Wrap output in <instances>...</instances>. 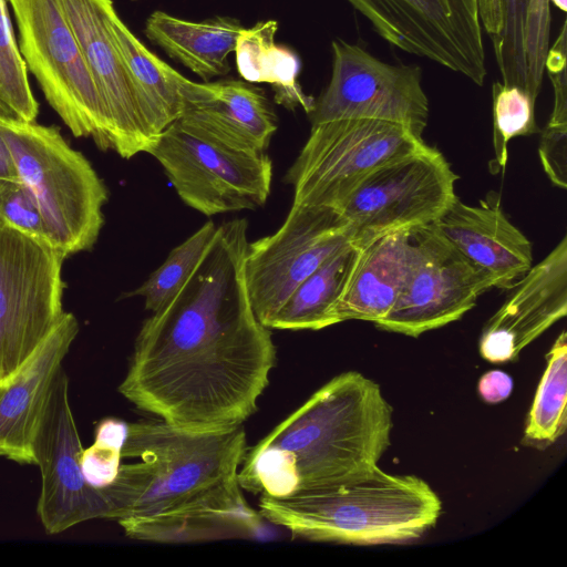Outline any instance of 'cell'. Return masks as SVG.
I'll return each instance as SVG.
<instances>
[{"instance_id": "17", "label": "cell", "mask_w": 567, "mask_h": 567, "mask_svg": "<svg viewBox=\"0 0 567 567\" xmlns=\"http://www.w3.org/2000/svg\"><path fill=\"white\" fill-rule=\"evenodd\" d=\"M508 290L480 339L481 355L494 363L514 360L567 315V236Z\"/></svg>"}, {"instance_id": "35", "label": "cell", "mask_w": 567, "mask_h": 567, "mask_svg": "<svg viewBox=\"0 0 567 567\" xmlns=\"http://www.w3.org/2000/svg\"><path fill=\"white\" fill-rule=\"evenodd\" d=\"M477 389L485 402L497 403L509 396L513 390V380L504 371L492 370L481 377Z\"/></svg>"}, {"instance_id": "30", "label": "cell", "mask_w": 567, "mask_h": 567, "mask_svg": "<svg viewBox=\"0 0 567 567\" xmlns=\"http://www.w3.org/2000/svg\"><path fill=\"white\" fill-rule=\"evenodd\" d=\"M493 100V146L494 159L491 171L497 173L507 163L508 142L518 136L539 133L536 124L535 103L525 91L494 82Z\"/></svg>"}, {"instance_id": "18", "label": "cell", "mask_w": 567, "mask_h": 567, "mask_svg": "<svg viewBox=\"0 0 567 567\" xmlns=\"http://www.w3.org/2000/svg\"><path fill=\"white\" fill-rule=\"evenodd\" d=\"M79 331L76 317L65 311L32 355L0 380V456L35 465V437L56 374Z\"/></svg>"}, {"instance_id": "33", "label": "cell", "mask_w": 567, "mask_h": 567, "mask_svg": "<svg viewBox=\"0 0 567 567\" xmlns=\"http://www.w3.org/2000/svg\"><path fill=\"white\" fill-rule=\"evenodd\" d=\"M566 21L563 23L558 38L549 47L545 71L554 87V107L549 125H567V84H566Z\"/></svg>"}, {"instance_id": "1", "label": "cell", "mask_w": 567, "mask_h": 567, "mask_svg": "<svg viewBox=\"0 0 567 567\" xmlns=\"http://www.w3.org/2000/svg\"><path fill=\"white\" fill-rule=\"evenodd\" d=\"M247 228L244 218L217 225L190 276L143 322L118 385L137 409L175 427H238L269 384L276 348L247 289Z\"/></svg>"}, {"instance_id": "27", "label": "cell", "mask_w": 567, "mask_h": 567, "mask_svg": "<svg viewBox=\"0 0 567 567\" xmlns=\"http://www.w3.org/2000/svg\"><path fill=\"white\" fill-rule=\"evenodd\" d=\"M567 334L563 331L547 354V365L528 413L524 442L545 449L565 432L567 423Z\"/></svg>"}, {"instance_id": "32", "label": "cell", "mask_w": 567, "mask_h": 567, "mask_svg": "<svg viewBox=\"0 0 567 567\" xmlns=\"http://www.w3.org/2000/svg\"><path fill=\"white\" fill-rule=\"evenodd\" d=\"M123 443L95 439L89 449H83L80 462L85 480L95 487L110 484L116 476Z\"/></svg>"}, {"instance_id": "4", "label": "cell", "mask_w": 567, "mask_h": 567, "mask_svg": "<svg viewBox=\"0 0 567 567\" xmlns=\"http://www.w3.org/2000/svg\"><path fill=\"white\" fill-rule=\"evenodd\" d=\"M265 522L295 538L351 545L400 544L435 526L442 502L416 475H394L379 466L344 483L284 497L260 495Z\"/></svg>"}, {"instance_id": "2", "label": "cell", "mask_w": 567, "mask_h": 567, "mask_svg": "<svg viewBox=\"0 0 567 567\" xmlns=\"http://www.w3.org/2000/svg\"><path fill=\"white\" fill-rule=\"evenodd\" d=\"M243 425L190 432L155 420L128 423L115 478L99 487L115 520L136 540L183 544L260 535L265 519L246 501L238 472Z\"/></svg>"}, {"instance_id": "8", "label": "cell", "mask_w": 567, "mask_h": 567, "mask_svg": "<svg viewBox=\"0 0 567 567\" xmlns=\"http://www.w3.org/2000/svg\"><path fill=\"white\" fill-rule=\"evenodd\" d=\"M162 165L179 198L205 216L256 209L271 188L272 162L265 153L239 151L171 123L147 152Z\"/></svg>"}, {"instance_id": "3", "label": "cell", "mask_w": 567, "mask_h": 567, "mask_svg": "<svg viewBox=\"0 0 567 567\" xmlns=\"http://www.w3.org/2000/svg\"><path fill=\"white\" fill-rule=\"evenodd\" d=\"M393 410L378 383L342 372L247 449L243 491L284 497L371 472L391 444Z\"/></svg>"}, {"instance_id": "25", "label": "cell", "mask_w": 567, "mask_h": 567, "mask_svg": "<svg viewBox=\"0 0 567 567\" xmlns=\"http://www.w3.org/2000/svg\"><path fill=\"white\" fill-rule=\"evenodd\" d=\"M363 245L334 252L290 293L269 329L320 330L334 324L333 310L358 262Z\"/></svg>"}, {"instance_id": "5", "label": "cell", "mask_w": 567, "mask_h": 567, "mask_svg": "<svg viewBox=\"0 0 567 567\" xmlns=\"http://www.w3.org/2000/svg\"><path fill=\"white\" fill-rule=\"evenodd\" d=\"M21 183L35 200L51 244L65 258L93 247L104 224L107 189L90 161L59 127L0 114Z\"/></svg>"}, {"instance_id": "36", "label": "cell", "mask_w": 567, "mask_h": 567, "mask_svg": "<svg viewBox=\"0 0 567 567\" xmlns=\"http://www.w3.org/2000/svg\"><path fill=\"white\" fill-rule=\"evenodd\" d=\"M0 178L19 179L11 152L0 134Z\"/></svg>"}, {"instance_id": "31", "label": "cell", "mask_w": 567, "mask_h": 567, "mask_svg": "<svg viewBox=\"0 0 567 567\" xmlns=\"http://www.w3.org/2000/svg\"><path fill=\"white\" fill-rule=\"evenodd\" d=\"M0 219L30 237L51 244L39 207L20 179L0 178Z\"/></svg>"}, {"instance_id": "10", "label": "cell", "mask_w": 567, "mask_h": 567, "mask_svg": "<svg viewBox=\"0 0 567 567\" xmlns=\"http://www.w3.org/2000/svg\"><path fill=\"white\" fill-rule=\"evenodd\" d=\"M458 176L444 155L426 144L379 167L336 209L364 245L379 236L436 223L449 209Z\"/></svg>"}, {"instance_id": "11", "label": "cell", "mask_w": 567, "mask_h": 567, "mask_svg": "<svg viewBox=\"0 0 567 567\" xmlns=\"http://www.w3.org/2000/svg\"><path fill=\"white\" fill-rule=\"evenodd\" d=\"M352 241L351 227L334 208L292 204L274 234L247 246L245 278L259 321L268 328L297 286Z\"/></svg>"}, {"instance_id": "15", "label": "cell", "mask_w": 567, "mask_h": 567, "mask_svg": "<svg viewBox=\"0 0 567 567\" xmlns=\"http://www.w3.org/2000/svg\"><path fill=\"white\" fill-rule=\"evenodd\" d=\"M82 451L70 403V382L61 367L34 442L35 465L41 473L37 514L48 535L106 518L107 507L99 487L83 475Z\"/></svg>"}, {"instance_id": "28", "label": "cell", "mask_w": 567, "mask_h": 567, "mask_svg": "<svg viewBox=\"0 0 567 567\" xmlns=\"http://www.w3.org/2000/svg\"><path fill=\"white\" fill-rule=\"evenodd\" d=\"M0 114L23 122H35L39 114V103L30 87L7 0H0Z\"/></svg>"}, {"instance_id": "14", "label": "cell", "mask_w": 567, "mask_h": 567, "mask_svg": "<svg viewBox=\"0 0 567 567\" xmlns=\"http://www.w3.org/2000/svg\"><path fill=\"white\" fill-rule=\"evenodd\" d=\"M414 236L417 260L392 308L374 324L381 330L417 338L461 319L493 286L435 223L414 229Z\"/></svg>"}, {"instance_id": "37", "label": "cell", "mask_w": 567, "mask_h": 567, "mask_svg": "<svg viewBox=\"0 0 567 567\" xmlns=\"http://www.w3.org/2000/svg\"><path fill=\"white\" fill-rule=\"evenodd\" d=\"M549 2H553L558 9L561 11L567 10V0H548Z\"/></svg>"}, {"instance_id": "34", "label": "cell", "mask_w": 567, "mask_h": 567, "mask_svg": "<svg viewBox=\"0 0 567 567\" xmlns=\"http://www.w3.org/2000/svg\"><path fill=\"white\" fill-rule=\"evenodd\" d=\"M539 159L550 182L567 187V125H549L542 131Z\"/></svg>"}, {"instance_id": "7", "label": "cell", "mask_w": 567, "mask_h": 567, "mask_svg": "<svg viewBox=\"0 0 567 567\" xmlns=\"http://www.w3.org/2000/svg\"><path fill=\"white\" fill-rule=\"evenodd\" d=\"M406 126L372 118H339L311 125L287 172L297 205L337 209L371 173L424 146Z\"/></svg>"}, {"instance_id": "21", "label": "cell", "mask_w": 567, "mask_h": 567, "mask_svg": "<svg viewBox=\"0 0 567 567\" xmlns=\"http://www.w3.org/2000/svg\"><path fill=\"white\" fill-rule=\"evenodd\" d=\"M477 7L502 83L519 87L536 101L550 47L549 1L477 0Z\"/></svg>"}, {"instance_id": "24", "label": "cell", "mask_w": 567, "mask_h": 567, "mask_svg": "<svg viewBox=\"0 0 567 567\" xmlns=\"http://www.w3.org/2000/svg\"><path fill=\"white\" fill-rule=\"evenodd\" d=\"M114 41L138 94L140 112L152 142L176 121L189 81L161 60L137 39L114 9L110 16Z\"/></svg>"}, {"instance_id": "22", "label": "cell", "mask_w": 567, "mask_h": 567, "mask_svg": "<svg viewBox=\"0 0 567 567\" xmlns=\"http://www.w3.org/2000/svg\"><path fill=\"white\" fill-rule=\"evenodd\" d=\"M417 257L414 229L389 233L364 244L334 307V324L347 320L374 323L384 317L398 299Z\"/></svg>"}, {"instance_id": "6", "label": "cell", "mask_w": 567, "mask_h": 567, "mask_svg": "<svg viewBox=\"0 0 567 567\" xmlns=\"http://www.w3.org/2000/svg\"><path fill=\"white\" fill-rule=\"evenodd\" d=\"M19 49L49 105L75 137L110 150V121L78 40L58 0H7Z\"/></svg>"}, {"instance_id": "13", "label": "cell", "mask_w": 567, "mask_h": 567, "mask_svg": "<svg viewBox=\"0 0 567 567\" xmlns=\"http://www.w3.org/2000/svg\"><path fill=\"white\" fill-rule=\"evenodd\" d=\"M391 45L460 73L487 75L477 0H346Z\"/></svg>"}, {"instance_id": "12", "label": "cell", "mask_w": 567, "mask_h": 567, "mask_svg": "<svg viewBox=\"0 0 567 567\" xmlns=\"http://www.w3.org/2000/svg\"><path fill=\"white\" fill-rule=\"evenodd\" d=\"M331 78L315 100L311 125L339 118H372L399 123L422 138L429 99L416 64L389 63L364 48L332 41Z\"/></svg>"}, {"instance_id": "16", "label": "cell", "mask_w": 567, "mask_h": 567, "mask_svg": "<svg viewBox=\"0 0 567 567\" xmlns=\"http://www.w3.org/2000/svg\"><path fill=\"white\" fill-rule=\"evenodd\" d=\"M81 48L110 121V150L123 158L147 152L152 140L140 112L138 94L114 41L112 0H58Z\"/></svg>"}, {"instance_id": "20", "label": "cell", "mask_w": 567, "mask_h": 567, "mask_svg": "<svg viewBox=\"0 0 567 567\" xmlns=\"http://www.w3.org/2000/svg\"><path fill=\"white\" fill-rule=\"evenodd\" d=\"M177 120L205 137L247 152H265L277 130L264 91L238 80L189 81Z\"/></svg>"}, {"instance_id": "23", "label": "cell", "mask_w": 567, "mask_h": 567, "mask_svg": "<svg viewBox=\"0 0 567 567\" xmlns=\"http://www.w3.org/2000/svg\"><path fill=\"white\" fill-rule=\"evenodd\" d=\"M245 28L230 17H214L193 22L154 11L144 33L173 60L182 63L205 82L229 72L228 55L235 51Z\"/></svg>"}, {"instance_id": "29", "label": "cell", "mask_w": 567, "mask_h": 567, "mask_svg": "<svg viewBox=\"0 0 567 567\" xmlns=\"http://www.w3.org/2000/svg\"><path fill=\"white\" fill-rule=\"evenodd\" d=\"M216 228L213 220L206 221L175 247L166 260L133 292L144 298L145 309L154 312L176 293L193 272Z\"/></svg>"}, {"instance_id": "9", "label": "cell", "mask_w": 567, "mask_h": 567, "mask_svg": "<svg viewBox=\"0 0 567 567\" xmlns=\"http://www.w3.org/2000/svg\"><path fill=\"white\" fill-rule=\"evenodd\" d=\"M66 258L0 219V380L20 368L64 315Z\"/></svg>"}, {"instance_id": "26", "label": "cell", "mask_w": 567, "mask_h": 567, "mask_svg": "<svg viewBox=\"0 0 567 567\" xmlns=\"http://www.w3.org/2000/svg\"><path fill=\"white\" fill-rule=\"evenodd\" d=\"M277 29V21L268 20L241 31L235 49L238 72L249 83L271 84L278 104L291 110L300 106L309 114L315 100L306 95L298 83L299 58L288 48L276 44Z\"/></svg>"}, {"instance_id": "19", "label": "cell", "mask_w": 567, "mask_h": 567, "mask_svg": "<svg viewBox=\"0 0 567 567\" xmlns=\"http://www.w3.org/2000/svg\"><path fill=\"white\" fill-rule=\"evenodd\" d=\"M435 226L493 288L508 290L533 266L532 243L511 223L495 192L477 205L456 196Z\"/></svg>"}]
</instances>
